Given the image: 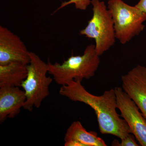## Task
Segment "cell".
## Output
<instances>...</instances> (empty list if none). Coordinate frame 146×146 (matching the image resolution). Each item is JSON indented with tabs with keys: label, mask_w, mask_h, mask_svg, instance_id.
<instances>
[{
	"label": "cell",
	"mask_w": 146,
	"mask_h": 146,
	"mask_svg": "<svg viewBox=\"0 0 146 146\" xmlns=\"http://www.w3.org/2000/svg\"><path fill=\"white\" fill-rule=\"evenodd\" d=\"M59 94L72 101L83 103L94 110L102 134L113 135L122 139L131 133L127 123L117 112L115 89L104 91L101 96H95L88 92L81 82L74 80L61 86Z\"/></svg>",
	"instance_id": "1"
},
{
	"label": "cell",
	"mask_w": 146,
	"mask_h": 146,
	"mask_svg": "<svg viewBox=\"0 0 146 146\" xmlns=\"http://www.w3.org/2000/svg\"><path fill=\"white\" fill-rule=\"evenodd\" d=\"M100 63V56L95 45L86 47L83 54L72 55L60 64L48 62V73L53 77L56 84L66 85L72 81L82 82L94 76Z\"/></svg>",
	"instance_id": "2"
},
{
	"label": "cell",
	"mask_w": 146,
	"mask_h": 146,
	"mask_svg": "<svg viewBox=\"0 0 146 146\" xmlns=\"http://www.w3.org/2000/svg\"><path fill=\"white\" fill-rule=\"evenodd\" d=\"M30 62L27 65V75L21 87L26 96L23 108L31 112L33 108L40 107L43 101L48 96L49 88L53 80L47 76L48 63H45L32 52H30Z\"/></svg>",
	"instance_id": "3"
},
{
	"label": "cell",
	"mask_w": 146,
	"mask_h": 146,
	"mask_svg": "<svg viewBox=\"0 0 146 146\" xmlns=\"http://www.w3.org/2000/svg\"><path fill=\"white\" fill-rule=\"evenodd\" d=\"M93 16L87 26L80 31V35L95 40V49L101 56L115 44L114 23L105 3L100 0H91Z\"/></svg>",
	"instance_id": "4"
},
{
	"label": "cell",
	"mask_w": 146,
	"mask_h": 146,
	"mask_svg": "<svg viewBox=\"0 0 146 146\" xmlns=\"http://www.w3.org/2000/svg\"><path fill=\"white\" fill-rule=\"evenodd\" d=\"M107 7L113 19L116 39L121 44H125L144 30L146 13L135 6L123 0H108Z\"/></svg>",
	"instance_id": "5"
},
{
	"label": "cell",
	"mask_w": 146,
	"mask_h": 146,
	"mask_svg": "<svg viewBox=\"0 0 146 146\" xmlns=\"http://www.w3.org/2000/svg\"><path fill=\"white\" fill-rule=\"evenodd\" d=\"M118 109L140 145L146 146V119L136 103L122 88L115 87Z\"/></svg>",
	"instance_id": "6"
},
{
	"label": "cell",
	"mask_w": 146,
	"mask_h": 146,
	"mask_svg": "<svg viewBox=\"0 0 146 146\" xmlns=\"http://www.w3.org/2000/svg\"><path fill=\"white\" fill-rule=\"evenodd\" d=\"M30 52L17 35L5 27L0 26V65L13 62L28 65Z\"/></svg>",
	"instance_id": "7"
},
{
	"label": "cell",
	"mask_w": 146,
	"mask_h": 146,
	"mask_svg": "<svg viewBox=\"0 0 146 146\" xmlns=\"http://www.w3.org/2000/svg\"><path fill=\"white\" fill-rule=\"evenodd\" d=\"M122 88L146 119V67L138 65L121 77Z\"/></svg>",
	"instance_id": "8"
},
{
	"label": "cell",
	"mask_w": 146,
	"mask_h": 146,
	"mask_svg": "<svg viewBox=\"0 0 146 146\" xmlns=\"http://www.w3.org/2000/svg\"><path fill=\"white\" fill-rule=\"evenodd\" d=\"M19 87H0V122L7 118L13 119L23 108L26 96Z\"/></svg>",
	"instance_id": "9"
},
{
	"label": "cell",
	"mask_w": 146,
	"mask_h": 146,
	"mask_svg": "<svg viewBox=\"0 0 146 146\" xmlns=\"http://www.w3.org/2000/svg\"><path fill=\"white\" fill-rule=\"evenodd\" d=\"M64 141L65 146H107L96 132L87 131L79 121L73 122L68 128Z\"/></svg>",
	"instance_id": "10"
},
{
	"label": "cell",
	"mask_w": 146,
	"mask_h": 146,
	"mask_svg": "<svg viewBox=\"0 0 146 146\" xmlns=\"http://www.w3.org/2000/svg\"><path fill=\"white\" fill-rule=\"evenodd\" d=\"M27 65L18 62L0 65V87H21L27 75Z\"/></svg>",
	"instance_id": "11"
},
{
	"label": "cell",
	"mask_w": 146,
	"mask_h": 146,
	"mask_svg": "<svg viewBox=\"0 0 146 146\" xmlns=\"http://www.w3.org/2000/svg\"><path fill=\"white\" fill-rule=\"evenodd\" d=\"M91 0H69L67 1L63 2L60 6L55 11L54 13L57 12L61 9L70 5L74 4L76 9L81 10H86L87 7L91 4Z\"/></svg>",
	"instance_id": "12"
},
{
	"label": "cell",
	"mask_w": 146,
	"mask_h": 146,
	"mask_svg": "<svg viewBox=\"0 0 146 146\" xmlns=\"http://www.w3.org/2000/svg\"><path fill=\"white\" fill-rule=\"evenodd\" d=\"M135 136L132 133H130L125 138L121 139L119 142L117 140L112 142V145L114 146H139L140 145L136 142Z\"/></svg>",
	"instance_id": "13"
},
{
	"label": "cell",
	"mask_w": 146,
	"mask_h": 146,
	"mask_svg": "<svg viewBox=\"0 0 146 146\" xmlns=\"http://www.w3.org/2000/svg\"><path fill=\"white\" fill-rule=\"evenodd\" d=\"M135 6L142 12L146 13V0H139Z\"/></svg>",
	"instance_id": "14"
}]
</instances>
